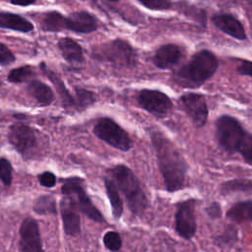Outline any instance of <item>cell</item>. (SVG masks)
<instances>
[{"label":"cell","mask_w":252,"mask_h":252,"mask_svg":"<svg viewBox=\"0 0 252 252\" xmlns=\"http://www.w3.org/2000/svg\"><path fill=\"white\" fill-rule=\"evenodd\" d=\"M151 140L166 190L168 192L181 190L185 186L188 169L186 160L176 146L161 132L152 131Z\"/></svg>","instance_id":"1"},{"label":"cell","mask_w":252,"mask_h":252,"mask_svg":"<svg viewBox=\"0 0 252 252\" xmlns=\"http://www.w3.org/2000/svg\"><path fill=\"white\" fill-rule=\"evenodd\" d=\"M218 59L214 53L202 50L173 75V81L180 87L195 89L202 86L217 71Z\"/></svg>","instance_id":"2"},{"label":"cell","mask_w":252,"mask_h":252,"mask_svg":"<svg viewBox=\"0 0 252 252\" xmlns=\"http://www.w3.org/2000/svg\"><path fill=\"white\" fill-rule=\"evenodd\" d=\"M109 172L125 197L131 212L135 215H142L148 208L149 201L134 172L124 164L115 165Z\"/></svg>","instance_id":"3"},{"label":"cell","mask_w":252,"mask_h":252,"mask_svg":"<svg viewBox=\"0 0 252 252\" xmlns=\"http://www.w3.org/2000/svg\"><path fill=\"white\" fill-rule=\"evenodd\" d=\"M61 191L63 196L69 198L74 206L89 219L98 223L105 222L102 214L98 211V209L92 202L91 198L88 196L83 179L76 176L65 179Z\"/></svg>","instance_id":"4"},{"label":"cell","mask_w":252,"mask_h":252,"mask_svg":"<svg viewBox=\"0 0 252 252\" xmlns=\"http://www.w3.org/2000/svg\"><path fill=\"white\" fill-rule=\"evenodd\" d=\"M246 134L240 122L229 115H222L216 122V137L220 147L229 155L238 152Z\"/></svg>","instance_id":"5"},{"label":"cell","mask_w":252,"mask_h":252,"mask_svg":"<svg viewBox=\"0 0 252 252\" xmlns=\"http://www.w3.org/2000/svg\"><path fill=\"white\" fill-rule=\"evenodd\" d=\"M94 133L98 139L119 151L127 152L133 147L129 134L111 118H99L94 126Z\"/></svg>","instance_id":"6"},{"label":"cell","mask_w":252,"mask_h":252,"mask_svg":"<svg viewBox=\"0 0 252 252\" xmlns=\"http://www.w3.org/2000/svg\"><path fill=\"white\" fill-rule=\"evenodd\" d=\"M196 200L188 199L180 202L177 205L175 216H174V225L175 230L182 238L190 240L194 237L197 230V221L195 217V207Z\"/></svg>","instance_id":"7"},{"label":"cell","mask_w":252,"mask_h":252,"mask_svg":"<svg viewBox=\"0 0 252 252\" xmlns=\"http://www.w3.org/2000/svg\"><path fill=\"white\" fill-rule=\"evenodd\" d=\"M8 140L13 148L21 155H30L36 147L35 130L24 123H15L10 126Z\"/></svg>","instance_id":"8"},{"label":"cell","mask_w":252,"mask_h":252,"mask_svg":"<svg viewBox=\"0 0 252 252\" xmlns=\"http://www.w3.org/2000/svg\"><path fill=\"white\" fill-rule=\"evenodd\" d=\"M100 56L105 60L122 67L133 66L136 62L134 49L123 39H114L106 43L100 50Z\"/></svg>","instance_id":"9"},{"label":"cell","mask_w":252,"mask_h":252,"mask_svg":"<svg viewBox=\"0 0 252 252\" xmlns=\"http://www.w3.org/2000/svg\"><path fill=\"white\" fill-rule=\"evenodd\" d=\"M140 106L157 117L166 116L172 108L171 99L157 90H142L138 95Z\"/></svg>","instance_id":"10"},{"label":"cell","mask_w":252,"mask_h":252,"mask_svg":"<svg viewBox=\"0 0 252 252\" xmlns=\"http://www.w3.org/2000/svg\"><path fill=\"white\" fill-rule=\"evenodd\" d=\"M180 104L197 128L205 126L208 120V105L206 97L201 94L187 93L179 98Z\"/></svg>","instance_id":"11"},{"label":"cell","mask_w":252,"mask_h":252,"mask_svg":"<svg viewBox=\"0 0 252 252\" xmlns=\"http://www.w3.org/2000/svg\"><path fill=\"white\" fill-rule=\"evenodd\" d=\"M20 252H43V246L37 221L32 218H26L19 229Z\"/></svg>","instance_id":"12"},{"label":"cell","mask_w":252,"mask_h":252,"mask_svg":"<svg viewBox=\"0 0 252 252\" xmlns=\"http://www.w3.org/2000/svg\"><path fill=\"white\" fill-rule=\"evenodd\" d=\"M78 211L71 200L63 196L60 202V214L64 231L69 236H77L81 232V220Z\"/></svg>","instance_id":"13"},{"label":"cell","mask_w":252,"mask_h":252,"mask_svg":"<svg viewBox=\"0 0 252 252\" xmlns=\"http://www.w3.org/2000/svg\"><path fill=\"white\" fill-rule=\"evenodd\" d=\"M214 25L228 35L243 40L246 38L245 30L242 24L233 16L229 14H219L213 17Z\"/></svg>","instance_id":"14"},{"label":"cell","mask_w":252,"mask_h":252,"mask_svg":"<svg viewBox=\"0 0 252 252\" xmlns=\"http://www.w3.org/2000/svg\"><path fill=\"white\" fill-rule=\"evenodd\" d=\"M181 56L182 52L178 45L165 44L157 50L154 56V63L160 69H169L178 63Z\"/></svg>","instance_id":"15"},{"label":"cell","mask_w":252,"mask_h":252,"mask_svg":"<svg viewBox=\"0 0 252 252\" xmlns=\"http://www.w3.org/2000/svg\"><path fill=\"white\" fill-rule=\"evenodd\" d=\"M97 28L96 20L88 12H75L67 18V29L75 32L88 33Z\"/></svg>","instance_id":"16"},{"label":"cell","mask_w":252,"mask_h":252,"mask_svg":"<svg viewBox=\"0 0 252 252\" xmlns=\"http://www.w3.org/2000/svg\"><path fill=\"white\" fill-rule=\"evenodd\" d=\"M0 28L21 32H29L33 29V26L30 21L20 15L2 12L0 13Z\"/></svg>","instance_id":"17"},{"label":"cell","mask_w":252,"mask_h":252,"mask_svg":"<svg viewBox=\"0 0 252 252\" xmlns=\"http://www.w3.org/2000/svg\"><path fill=\"white\" fill-rule=\"evenodd\" d=\"M58 48L64 59L72 64L81 63L84 59L81 45L70 37L61 38L58 41Z\"/></svg>","instance_id":"18"},{"label":"cell","mask_w":252,"mask_h":252,"mask_svg":"<svg viewBox=\"0 0 252 252\" xmlns=\"http://www.w3.org/2000/svg\"><path fill=\"white\" fill-rule=\"evenodd\" d=\"M226 218L236 223H252V201H242L232 205L226 212Z\"/></svg>","instance_id":"19"},{"label":"cell","mask_w":252,"mask_h":252,"mask_svg":"<svg viewBox=\"0 0 252 252\" xmlns=\"http://www.w3.org/2000/svg\"><path fill=\"white\" fill-rule=\"evenodd\" d=\"M29 94L41 105H49L54 100V94L50 87L40 81H32L28 86Z\"/></svg>","instance_id":"20"},{"label":"cell","mask_w":252,"mask_h":252,"mask_svg":"<svg viewBox=\"0 0 252 252\" xmlns=\"http://www.w3.org/2000/svg\"><path fill=\"white\" fill-rule=\"evenodd\" d=\"M104 186H105L107 198L111 206L112 215L116 220H118L120 219L123 213V203L119 194V189L115 181L112 178H108V177L104 178Z\"/></svg>","instance_id":"21"},{"label":"cell","mask_w":252,"mask_h":252,"mask_svg":"<svg viewBox=\"0 0 252 252\" xmlns=\"http://www.w3.org/2000/svg\"><path fill=\"white\" fill-rule=\"evenodd\" d=\"M42 30L46 32H60L67 29V18L62 14L52 11L45 13L41 22Z\"/></svg>","instance_id":"22"},{"label":"cell","mask_w":252,"mask_h":252,"mask_svg":"<svg viewBox=\"0 0 252 252\" xmlns=\"http://www.w3.org/2000/svg\"><path fill=\"white\" fill-rule=\"evenodd\" d=\"M45 73H46V76L49 78V80L53 83L54 87L56 88V90H57V92H58V94H59V95L61 97L63 105L65 107H67V108H69V107H75L76 108L75 97H73V95L65 88V85L61 81V79L56 74H54L52 71H50V70L45 69Z\"/></svg>","instance_id":"23"},{"label":"cell","mask_w":252,"mask_h":252,"mask_svg":"<svg viewBox=\"0 0 252 252\" xmlns=\"http://www.w3.org/2000/svg\"><path fill=\"white\" fill-rule=\"evenodd\" d=\"M220 193L225 195L233 192H243L252 194V179L236 178L223 182L220 187Z\"/></svg>","instance_id":"24"},{"label":"cell","mask_w":252,"mask_h":252,"mask_svg":"<svg viewBox=\"0 0 252 252\" xmlns=\"http://www.w3.org/2000/svg\"><path fill=\"white\" fill-rule=\"evenodd\" d=\"M33 211L38 215H53L57 213L56 201L50 195H41L39 196L34 204Z\"/></svg>","instance_id":"25"},{"label":"cell","mask_w":252,"mask_h":252,"mask_svg":"<svg viewBox=\"0 0 252 252\" xmlns=\"http://www.w3.org/2000/svg\"><path fill=\"white\" fill-rule=\"evenodd\" d=\"M75 100H76V108L78 110H83L94 102L95 96L94 93L88 90L77 88Z\"/></svg>","instance_id":"26"},{"label":"cell","mask_w":252,"mask_h":252,"mask_svg":"<svg viewBox=\"0 0 252 252\" xmlns=\"http://www.w3.org/2000/svg\"><path fill=\"white\" fill-rule=\"evenodd\" d=\"M32 75V69L30 66L15 68L10 71L8 81L11 83H22L27 81Z\"/></svg>","instance_id":"27"},{"label":"cell","mask_w":252,"mask_h":252,"mask_svg":"<svg viewBox=\"0 0 252 252\" xmlns=\"http://www.w3.org/2000/svg\"><path fill=\"white\" fill-rule=\"evenodd\" d=\"M238 153L246 163L252 165V134L246 132L238 149Z\"/></svg>","instance_id":"28"},{"label":"cell","mask_w":252,"mask_h":252,"mask_svg":"<svg viewBox=\"0 0 252 252\" xmlns=\"http://www.w3.org/2000/svg\"><path fill=\"white\" fill-rule=\"evenodd\" d=\"M103 244L110 251H118L122 246V239L117 231H107L103 235Z\"/></svg>","instance_id":"29"},{"label":"cell","mask_w":252,"mask_h":252,"mask_svg":"<svg viewBox=\"0 0 252 252\" xmlns=\"http://www.w3.org/2000/svg\"><path fill=\"white\" fill-rule=\"evenodd\" d=\"M0 180L6 186L12 183V165L5 158H0Z\"/></svg>","instance_id":"30"},{"label":"cell","mask_w":252,"mask_h":252,"mask_svg":"<svg viewBox=\"0 0 252 252\" xmlns=\"http://www.w3.org/2000/svg\"><path fill=\"white\" fill-rule=\"evenodd\" d=\"M145 7L152 10H167L171 7L169 0H139Z\"/></svg>","instance_id":"31"},{"label":"cell","mask_w":252,"mask_h":252,"mask_svg":"<svg viewBox=\"0 0 252 252\" xmlns=\"http://www.w3.org/2000/svg\"><path fill=\"white\" fill-rule=\"evenodd\" d=\"M15 61L13 52L3 43H0V65H9Z\"/></svg>","instance_id":"32"},{"label":"cell","mask_w":252,"mask_h":252,"mask_svg":"<svg viewBox=\"0 0 252 252\" xmlns=\"http://www.w3.org/2000/svg\"><path fill=\"white\" fill-rule=\"evenodd\" d=\"M38 181L41 186L51 188L56 184V176L54 173L50 171H44L38 175Z\"/></svg>","instance_id":"33"},{"label":"cell","mask_w":252,"mask_h":252,"mask_svg":"<svg viewBox=\"0 0 252 252\" xmlns=\"http://www.w3.org/2000/svg\"><path fill=\"white\" fill-rule=\"evenodd\" d=\"M206 213L211 219H219L221 216V208L219 203L213 202L206 208Z\"/></svg>","instance_id":"34"},{"label":"cell","mask_w":252,"mask_h":252,"mask_svg":"<svg viewBox=\"0 0 252 252\" xmlns=\"http://www.w3.org/2000/svg\"><path fill=\"white\" fill-rule=\"evenodd\" d=\"M237 73L252 77V61H243L237 67Z\"/></svg>","instance_id":"35"},{"label":"cell","mask_w":252,"mask_h":252,"mask_svg":"<svg viewBox=\"0 0 252 252\" xmlns=\"http://www.w3.org/2000/svg\"><path fill=\"white\" fill-rule=\"evenodd\" d=\"M35 1L36 0H11V3L19 6H28L33 4Z\"/></svg>","instance_id":"36"},{"label":"cell","mask_w":252,"mask_h":252,"mask_svg":"<svg viewBox=\"0 0 252 252\" xmlns=\"http://www.w3.org/2000/svg\"><path fill=\"white\" fill-rule=\"evenodd\" d=\"M109 1H118V0H109Z\"/></svg>","instance_id":"37"}]
</instances>
